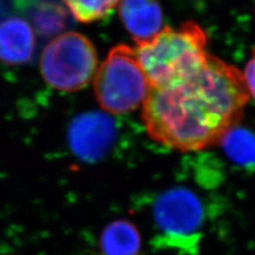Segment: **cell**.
<instances>
[{
	"instance_id": "5",
	"label": "cell",
	"mask_w": 255,
	"mask_h": 255,
	"mask_svg": "<svg viewBox=\"0 0 255 255\" xmlns=\"http://www.w3.org/2000/svg\"><path fill=\"white\" fill-rule=\"evenodd\" d=\"M153 218L159 245L195 253L202 236L205 212L203 202L194 191L174 187L156 197Z\"/></svg>"
},
{
	"instance_id": "9",
	"label": "cell",
	"mask_w": 255,
	"mask_h": 255,
	"mask_svg": "<svg viewBox=\"0 0 255 255\" xmlns=\"http://www.w3.org/2000/svg\"><path fill=\"white\" fill-rule=\"evenodd\" d=\"M140 246L138 230L127 220L110 223L100 237L102 255H139Z\"/></svg>"
},
{
	"instance_id": "10",
	"label": "cell",
	"mask_w": 255,
	"mask_h": 255,
	"mask_svg": "<svg viewBox=\"0 0 255 255\" xmlns=\"http://www.w3.org/2000/svg\"><path fill=\"white\" fill-rule=\"evenodd\" d=\"M218 143L231 161L255 170V131L251 128L237 124L226 132Z\"/></svg>"
},
{
	"instance_id": "2",
	"label": "cell",
	"mask_w": 255,
	"mask_h": 255,
	"mask_svg": "<svg viewBox=\"0 0 255 255\" xmlns=\"http://www.w3.org/2000/svg\"><path fill=\"white\" fill-rule=\"evenodd\" d=\"M207 36L196 22L165 27L151 41L137 46V60L151 87L167 89L187 81L206 64Z\"/></svg>"
},
{
	"instance_id": "1",
	"label": "cell",
	"mask_w": 255,
	"mask_h": 255,
	"mask_svg": "<svg viewBox=\"0 0 255 255\" xmlns=\"http://www.w3.org/2000/svg\"><path fill=\"white\" fill-rule=\"evenodd\" d=\"M249 97L241 71L209 55L187 81L167 89L151 87L141 119L153 140L183 152L198 151L216 145L238 124Z\"/></svg>"
},
{
	"instance_id": "11",
	"label": "cell",
	"mask_w": 255,
	"mask_h": 255,
	"mask_svg": "<svg viewBox=\"0 0 255 255\" xmlns=\"http://www.w3.org/2000/svg\"><path fill=\"white\" fill-rule=\"evenodd\" d=\"M30 16L35 30L44 36L59 34L68 23L67 12L58 3L50 1L35 4L31 10Z\"/></svg>"
},
{
	"instance_id": "3",
	"label": "cell",
	"mask_w": 255,
	"mask_h": 255,
	"mask_svg": "<svg viewBox=\"0 0 255 255\" xmlns=\"http://www.w3.org/2000/svg\"><path fill=\"white\" fill-rule=\"evenodd\" d=\"M94 89L103 110L122 115L142 105L151 85L135 50L127 45H117L96 73Z\"/></svg>"
},
{
	"instance_id": "4",
	"label": "cell",
	"mask_w": 255,
	"mask_h": 255,
	"mask_svg": "<svg viewBox=\"0 0 255 255\" xmlns=\"http://www.w3.org/2000/svg\"><path fill=\"white\" fill-rule=\"evenodd\" d=\"M45 81L62 92H77L90 84L97 73L98 55L93 43L77 32L54 37L42 53Z\"/></svg>"
},
{
	"instance_id": "12",
	"label": "cell",
	"mask_w": 255,
	"mask_h": 255,
	"mask_svg": "<svg viewBox=\"0 0 255 255\" xmlns=\"http://www.w3.org/2000/svg\"><path fill=\"white\" fill-rule=\"evenodd\" d=\"M69 12L80 22L90 23L110 15L121 0H64Z\"/></svg>"
},
{
	"instance_id": "13",
	"label": "cell",
	"mask_w": 255,
	"mask_h": 255,
	"mask_svg": "<svg viewBox=\"0 0 255 255\" xmlns=\"http://www.w3.org/2000/svg\"><path fill=\"white\" fill-rule=\"evenodd\" d=\"M243 77L249 95H251L255 99V48L252 52L251 59L247 63Z\"/></svg>"
},
{
	"instance_id": "7",
	"label": "cell",
	"mask_w": 255,
	"mask_h": 255,
	"mask_svg": "<svg viewBox=\"0 0 255 255\" xmlns=\"http://www.w3.org/2000/svg\"><path fill=\"white\" fill-rule=\"evenodd\" d=\"M115 136L114 121L100 112L82 114L70 127L71 143L85 152H102L113 142Z\"/></svg>"
},
{
	"instance_id": "8",
	"label": "cell",
	"mask_w": 255,
	"mask_h": 255,
	"mask_svg": "<svg viewBox=\"0 0 255 255\" xmlns=\"http://www.w3.org/2000/svg\"><path fill=\"white\" fill-rule=\"evenodd\" d=\"M35 51V34L30 23L20 17L0 22V61L7 65L28 63Z\"/></svg>"
},
{
	"instance_id": "6",
	"label": "cell",
	"mask_w": 255,
	"mask_h": 255,
	"mask_svg": "<svg viewBox=\"0 0 255 255\" xmlns=\"http://www.w3.org/2000/svg\"><path fill=\"white\" fill-rule=\"evenodd\" d=\"M119 15L137 46L151 41L163 30V11L157 0H121Z\"/></svg>"
}]
</instances>
